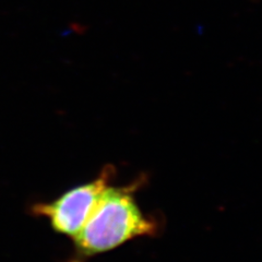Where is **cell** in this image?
<instances>
[{
    "mask_svg": "<svg viewBox=\"0 0 262 262\" xmlns=\"http://www.w3.org/2000/svg\"><path fill=\"white\" fill-rule=\"evenodd\" d=\"M143 184L145 179L140 176L128 185L106 187L91 215L72 238L69 262H85L139 237L159 234V220L146 215L136 200V192Z\"/></svg>",
    "mask_w": 262,
    "mask_h": 262,
    "instance_id": "1",
    "label": "cell"
},
{
    "mask_svg": "<svg viewBox=\"0 0 262 262\" xmlns=\"http://www.w3.org/2000/svg\"><path fill=\"white\" fill-rule=\"evenodd\" d=\"M116 167L106 165L97 177L75 186L48 202H38L31 208L33 214L44 217L56 233L72 239L91 215L101 194L113 184Z\"/></svg>",
    "mask_w": 262,
    "mask_h": 262,
    "instance_id": "2",
    "label": "cell"
}]
</instances>
